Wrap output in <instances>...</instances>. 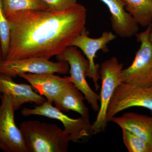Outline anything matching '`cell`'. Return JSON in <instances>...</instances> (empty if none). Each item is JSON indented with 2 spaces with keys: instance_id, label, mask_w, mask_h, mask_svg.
<instances>
[{
  "instance_id": "13",
  "label": "cell",
  "mask_w": 152,
  "mask_h": 152,
  "mask_svg": "<svg viewBox=\"0 0 152 152\" xmlns=\"http://www.w3.org/2000/svg\"><path fill=\"white\" fill-rule=\"evenodd\" d=\"M4 94L10 96L15 111L27 103L40 105L46 101L45 97L34 91L31 85L17 83L11 77L0 74V100Z\"/></svg>"
},
{
  "instance_id": "15",
  "label": "cell",
  "mask_w": 152,
  "mask_h": 152,
  "mask_svg": "<svg viewBox=\"0 0 152 152\" xmlns=\"http://www.w3.org/2000/svg\"><path fill=\"white\" fill-rule=\"evenodd\" d=\"M84 96L72 83H70L62 93L55 100V107L61 111H73L90 121L89 109L84 102Z\"/></svg>"
},
{
  "instance_id": "9",
  "label": "cell",
  "mask_w": 152,
  "mask_h": 152,
  "mask_svg": "<svg viewBox=\"0 0 152 152\" xmlns=\"http://www.w3.org/2000/svg\"><path fill=\"white\" fill-rule=\"evenodd\" d=\"M58 61L54 62L42 58L4 60L0 66V74L13 78L21 73H68L69 71V64L64 61Z\"/></svg>"
},
{
  "instance_id": "22",
  "label": "cell",
  "mask_w": 152,
  "mask_h": 152,
  "mask_svg": "<svg viewBox=\"0 0 152 152\" xmlns=\"http://www.w3.org/2000/svg\"><path fill=\"white\" fill-rule=\"evenodd\" d=\"M150 40L152 43V28L151 31V33L150 34L149 37Z\"/></svg>"
},
{
  "instance_id": "14",
  "label": "cell",
  "mask_w": 152,
  "mask_h": 152,
  "mask_svg": "<svg viewBox=\"0 0 152 152\" xmlns=\"http://www.w3.org/2000/svg\"><path fill=\"white\" fill-rule=\"evenodd\" d=\"M121 129L130 131L152 146V115L148 116L134 113H128L122 116L112 119Z\"/></svg>"
},
{
  "instance_id": "23",
  "label": "cell",
  "mask_w": 152,
  "mask_h": 152,
  "mask_svg": "<svg viewBox=\"0 0 152 152\" xmlns=\"http://www.w3.org/2000/svg\"><path fill=\"white\" fill-rule=\"evenodd\" d=\"M151 115H152V112H151Z\"/></svg>"
},
{
  "instance_id": "18",
  "label": "cell",
  "mask_w": 152,
  "mask_h": 152,
  "mask_svg": "<svg viewBox=\"0 0 152 152\" xmlns=\"http://www.w3.org/2000/svg\"><path fill=\"white\" fill-rule=\"evenodd\" d=\"M122 130L124 143L129 152H152V146L148 143L124 129Z\"/></svg>"
},
{
  "instance_id": "8",
  "label": "cell",
  "mask_w": 152,
  "mask_h": 152,
  "mask_svg": "<svg viewBox=\"0 0 152 152\" xmlns=\"http://www.w3.org/2000/svg\"><path fill=\"white\" fill-rule=\"evenodd\" d=\"M0 104V149L5 152H28L20 128L15 121V109L12 99L4 94Z\"/></svg>"
},
{
  "instance_id": "20",
  "label": "cell",
  "mask_w": 152,
  "mask_h": 152,
  "mask_svg": "<svg viewBox=\"0 0 152 152\" xmlns=\"http://www.w3.org/2000/svg\"><path fill=\"white\" fill-rule=\"evenodd\" d=\"M46 3L50 10H65L77 4V0H42Z\"/></svg>"
},
{
  "instance_id": "11",
  "label": "cell",
  "mask_w": 152,
  "mask_h": 152,
  "mask_svg": "<svg viewBox=\"0 0 152 152\" xmlns=\"http://www.w3.org/2000/svg\"><path fill=\"white\" fill-rule=\"evenodd\" d=\"M18 76L28 82L39 94L52 104L72 83L69 76L61 77L53 73H21Z\"/></svg>"
},
{
  "instance_id": "19",
  "label": "cell",
  "mask_w": 152,
  "mask_h": 152,
  "mask_svg": "<svg viewBox=\"0 0 152 152\" xmlns=\"http://www.w3.org/2000/svg\"><path fill=\"white\" fill-rule=\"evenodd\" d=\"M10 40V29L6 17L2 0H0V43L3 58L4 60L8 53Z\"/></svg>"
},
{
  "instance_id": "10",
  "label": "cell",
  "mask_w": 152,
  "mask_h": 152,
  "mask_svg": "<svg viewBox=\"0 0 152 152\" xmlns=\"http://www.w3.org/2000/svg\"><path fill=\"white\" fill-rule=\"evenodd\" d=\"M117 36L110 31H105L97 38L90 37L86 29L77 36L70 46H74L80 49L89 63L88 77L92 80L96 90L99 88V80H100L99 71L100 66L95 64V58L99 51L104 53L109 51L107 45L116 39Z\"/></svg>"
},
{
  "instance_id": "12",
  "label": "cell",
  "mask_w": 152,
  "mask_h": 152,
  "mask_svg": "<svg viewBox=\"0 0 152 152\" xmlns=\"http://www.w3.org/2000/svg\"><path fill=\"white\" fill-rule=\"evenodd\" d=\"M107 6L110 14L112 30L117 36L124 39L135 36L139 25L126 10L122 0H100Z\"/></svg>"
},
{
  "instance_id": "7",
  "label": "cell",
  "mask_w": 152,
  "mask_h": 152,
  "mask_svg": "<svg viewBox=\"0 0 152 152\" xmlns=\"http://www.w3.org/2000/svg\"><path fill=\"white\" fill-rule=\"evenodd\" d=\"M132 107L145 108L152 112V85L147 86L122 82L118 86L109 104L107 122L117 114Z\"/></svg>"
},
{
  "instance_id": "2",
  "label": "cell",
  "mask_w": 152,
  "mask_h": 152,
  "mask_svg": "<svg viewBox=\"0 0 152 152\" xmlns=\"http://www.w3.org/2000/svg\"><path fill=\"white\" fill-rule=\"evenodd\" d=\"M20 129L28 152H67L70 139L55 124L37 120L25 121Z\"/></svg>"
},
{
  "instance_id": "16",
  "label": "cell",
  "mask_w": 152,
  "mask_h": 152,
  "mask_svg": "<svg viewBox=\"0 0 152 152\" xmlns=\"http://www.w3.org/2000/svg\"><path fill=\"white\" fill-rule=\"evenodd\" d=\"M125 8L138 24L148 27L152 23V0H122Z\"/></svg>"
},
{
  "instance_id": "21",
  "label": "cell",
  "mask_w": 152,
  "mask_h": 152,
  "mask_svg": "<svg viewBox=\"0 0 152 152\" xmlns=\"http://www.w3.org/2000/svg\"><path fill=\"white\" fill-rule=\"evenodd\" d=\"M4 58H3L2 52L1 48V43H0V66H1V63L4 61Z\"/></svg>"
},
{
  "instance_id": "3",
  "label": "cell",
  "mask_w": 152,
  "mask_h": 152,
  "mask_svg": "<svg viewBox=\"0 0 152 152\" xmlns=\"http://www.w3.org/2000/svg\"><path fill=\"white\" fill-rule=\"evenodd\" d=\"M123 64L113 56L101 64L99 72L102 81L100 107L94 122L92 125L94 134L104 132L107 125V114L112 98L118 86L123 82Z\"/></svg>"
},
{
  "instance_id": "17",
  "label": "cell",
  "mask_w": 152,
  "mask_h": 152,
  "mask_svg": "<svg viewBox=\"0 0 152 152\" xmlns=\"http://www.w3.org/2000/svg\"><path fill=\"white\" fill-rule=\"evenodd\" d=\"M6 16L19 11L50 10L48 5L42 0H2Z\"/></svg>"
},
{
  "instance_id": "4",
  "label": "cell",
  "mask_w": 152,
  "mask_h": 152,
  "mask_svg": "<svg viewBox=\"0 0 152 152\" xmlns=\"http://www.w3.org/2000/svg\"><path fill=\"white\" fill-rule=\"evenodd\" d=\"M152 24L136 35L140 46L132 64L122 71L123 82L147 86L152 85V43L150 40Z\"/></svg>"
},
{
  "instance_id": "1",
  "label": "cell",
  "mask_w": 152,
  "mask_h": 152,
  "mask_svg": "<svg viewBox=\"0 0 152 152\" xmlns=\"http://www.w3.org/2000/svg\"><path fill=\"white\" fill-rule=\"evenodd\" d=\"M6 17L10 40L4 60L50 59L61 54L86 29L87 10L77 3L65 10L19 11Z\"/></svg>"
},
{
  "instance_id": "5",
  "label": "cell",
  "mask_w": 152,
  "mask_h": 152,
  "mask_svg": "<svg viewBox=\"0 0 152 152\" xmlns=\"http://www.w3.org/2000/svg\"><path fill=\"white\" fill-rule=\"evenodd\" d=\"M21 113L25 117L42 116L60 121L64 128V131L69 137L71 141L74 142H85L94 134L90 121L82 117L77 119L70 118L47 101L34 108H24Z\"/></svg>"
},
{
  "instance_id": "6",
  "label": "cell",
  "mask_w": 152,
  "mask_h": 152,
  "mask_svg": "<svg viewBox=\"0 0 152 152\" xmlns=\"http://www.w3.org/2000/svg\"><path fill=\"white\" fill-rule=\"evenodd\" d=\"M56 58L58 61H64L69 64L71 82L81 92L93 110L99 111L100 96L91 88L86 79L89 70L88 60L74 46L68 47L61 54L56 56Z\"/></svg>"
}]
</instances>
